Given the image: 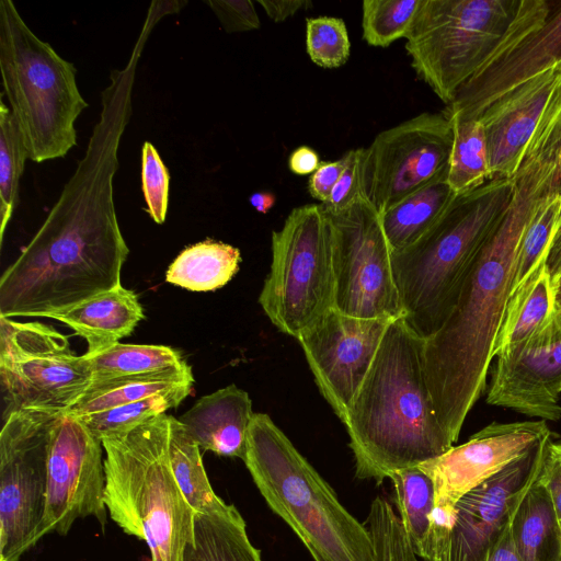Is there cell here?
Returning <instances> with one entry per match:
<instances>
[{"label":"cell","instance_id":"cell-46","mask_svg":"<svg viewBox=\"0 0 561 561\" xmlns=\"http://www.w3.org/2000/svg\"><path fill=\"white\" fill-rule=\"evenodd\" d=\"M486 561H522L513 545L508 525L490 549Z\"/></svg>","mask_w":561,"mask_h":561},{"label":"cell","instance_id":"cell-48","mask_svg":"<svg viewBox=\"0 0 561 561\" xmlns=\"http://www.w3.org/2000/svg\"><path fill=\"white\" fill-rule=\"evenodd\" d=\"M250 205L261 214H267L276 203V197L271 192H255L249 197Z\"/></svg>","mask_w":561,"mask_h":561},{"label":"cell","instance_id":"cell-34","mask_svg":"<svg viewBox=\"0 0 561 561\" xmlns=\"http://www.w3.org/2000/svg\"><path fill=\"white\" fill-rule=\"evenodd\" d=\"M28 153L15 119L0 94V243L19 204L20 180Z\"/></svg>","mask_w":561,"mask_h":561},{"label":"cell","instance_id":"cell-18","mask_svg":"<svg viewBox=\"0 0 561 561\" xmlns=\"http://www.w3.org/2000/svg\"><path fill=\"white\" fill-rule=\"evenodd\" d=\"M561 66V1L550 0L547 15L494 55L466 81L443 115L477 119L513 88Z\"/></svg>","mask_w":561,"mask_h":561},{"label":"cell","instance_id":"cell-13","mask_svg":"<svg viewBox=\"0 0 561 561\" xmlns=\"http://www.w3.org/2000/svg\"><path fill=\"white\" fill-rule=\"evenodd\" d=\"M551 436L543 420L493 422L466 443L420 463L417 467L432 479L435 491L431 547L450 528L455 506L465 494Z\"/></svg>","mask_w":561,"mask_h":561},{"label":"cell","instance_id":"cell-1","mask_svg":"<svg viewBox=\"0 0 561 561\" xmlns=\"http://www.w3.org/2000/svg\"><path fill=\"white\" fill-rule=\"evenodd\" d=\"M134 83L127 72L110 76L84 156L37 232L1 275L0 316L49 318L121 285L129 249L113 184Z\"/></svg>","mask_w":561,"mask_h":561},{"label":"cell","instance_id":"cell-33","mask_svg":"<svg viewBox=\"0 0 561 561\" xmlns=\"http://www.w3.org/2000/svg\"><path fill=\"white\" fill-rule=\"evenodd\" d=\"M560 222L561 196L543 195L535 205L519 239L513 290L533 272L547 264V256Z\"/></svg>","mask_w":561,"mask_h":561},{"label":"cell","instance_id":"cell-35","mask_svg":"<svg viewBox=\"0 0 561 561\" xmlns=\"http://www.w3.org/2000/svg\"><path fill=\"white\" fill-rule=\"evenodd\" d=\"M193 387L150 397L93 414L78 416L94 436H106L127 432L148 420L176 408L191 393ZM77 416V415H76Z\"/></svg>","mask_w":561,"mask_h":561},{"label":"cell","instance_id":"cell-28","mask_svg":"<svg viewBox=\"0 0 561 561\" xmlns=\"http://www.w3.org/2000/svg\"><path fill=\"white\" fill-rule=\"evenodd\" d=\"M240 261L238 248L207 239L185 248L169 266L165 280L192 291L216 290L232 279Z\"/></svg>","mask_w":561,"mask_h":561},{"label":"cell","instance_id":"cell-5","mask_svg":"<svg viewBox=\"0 0 561 561\" xmlns=\"http://www.w3.org/2000/svg\"><path fill=\"white\" fill-rule=\"evenodd\" d=\"M270 508L313 561H374L371 535L266 413H254L243 458Z\"/></svg>","mask_w":561,"mask_h":561},{"label":"cell","instance_id":"cell-3","mask_svg":"<svg viewBox=\"0 0 561 561\" xmlns=\"http://www.w3.org/2000/svg\"><path fill=\"white\" fill-rule=\"evenodd\" d=\"M423 347L424 339L404 317L390 322L343 421L357 479L381 484L392 471L419 466L454 446L426 385Z\"/></svg>","mask_w":561,"mask_h":561},{"label":"cell","instance_id":"cell-7","mask_svg":"<svg viewBox=\"0 0 561 561\" xmlns=\"http://www.w3.org/2000/svg\"><path fill=\"white\" fill-rule=\"evenodd\" d=\"M549 9L550 0H423L405 37L411 67L448 105L466 81Z\"/></svg>","mask_w":561,"mask_h":561},{"label":"cell","instance_id":"cell-16","mask_svg":"<svg viewBox=\"0 0 561 561\" xmlns=\"http://www.w3.org/2000/svg\"><path fill=\"white\" fill-rule=\"evenodd\" d=\"M391 321L333 308L297 339L320 393L342 423Z\"/></svg>","mask_w":561,"mask_h":561},{"label":"cell","instance_id":"cell-20","mask_svg":"<svg viewBox=\"0 0 561 561\" xmlns=\"http://www.w3.org/2000/svg\"><path fill=\"white\" fill-rule=\"evenodd\" d=\"M560 85L558 66L507 91L479 115L493 179L514 178Z\"/></svg>","mask_w":561,"mask_h":561},{"label":"cell","instance_id":"cell-11","mask_svg":"<svg viewBox=\"0 0 561 561\" xmlns=\"http://www.w3.org/2000/svg\"><path fill=\"white\" fill-rule=\"evenodd\" d=\"M327 216L332 240L334 309L359 319L404 317L392 268V249L379 213L359 196L346 209Z\"/></svg>","mask_w":561,"mask_h":561},{"label":"cell","instance_id":"cell-36","mask_svg":"<svg viewBox=\"0 0 561 561\" xmlns=\"http://www.w3.org/2000/svg\"><path fill=\"white\" fill-rule=\"evenodd\" d=\"M423 0H364L363 38L369 46L388 47L407 37Z\"/></svg>","mask_w":561,"mask_h":561},{"label":"cell","instance_id":"cell-41","mask_svg":"<svg viewBox=\"0 0 561 561\" xmlns=\"http://www.w3.org/2000/svg\"><path fill=\"white\" fill-rule=\"evenodd\" d=\"M227 33L257 30L261 25L251 0H206Z\"/></svg>","mask_w":561,"mask_h":561},{"label":"cell","instance_id":"cell-49","mask_svg":"<svg viewBox=\"0 0 561 561\" xmlns=\"http://www.w3.org/2000/svg\"><path fill=\"white\" fill-rule=\"evenodd\" d=\"M547 194L561 196V139L559 145L556 170L551 178Z\"/></svg>","mask_w":561,"mask_h":561},{"label":"cell","instance_id":"cell-40","mask_svg":"<svg viewBox=\"0 0 561 561\" xmlns=\"http://www.w3.org/2000/svg\"><path fill=\"white\" fill-rule=\"evenodd\" d=\"M345 167L334 185L332 193L325 204H322L324 210L329 214H337L351 206L359 196V159L360 148L352 149L344 156Z\"/></svg>","mask_w":561,"mask_h":561},{"label":"cell","instance_id":"cell-50","mask_svg":"<svg viewBox=\"0 0 561 561\" xmlns=\"http://www.w3.org/2000/svg\"><path fill=\"white\" fill-rule=\"evenodd\" d=\"M556 309L561 312V276L556 280Z\"/></svg>","mask_w":561,"mask_h":561},{"label":"cell","instance_id":"cell-19","mask_svg":"<svg viewBox=\"0 0 561 561\" xmlns=\"http://www.w3.org/2000/svg\"><path fill=\"white\" fill-rule=\"evenodd\" d=\"M91 381L88 357L72 352L68 339L42 353L0 360L3 419L23 409L65 411Z\"/></svg>","mask_w":561,"mask_h":561},{"label":"cell","instance_id":"cell-10","mask_svg":"<svg viewBox=\"0 0 561 561\" xmlns=\"http://www.w3.org/2000/svg\"><path fill=\"white\" fill-rule=\"evenodd\" d=\"M62 410L23 409L0 432V561H19L43 537L48 453Z\"/></svg>","mask_w":561,"mask_h":561},{"label":"cell","instance_id":"cell-44","mask_svg":"<svg viewBox=\"0 0 561 561\" xmlns=\"http://www.w3.org/2000/svg\"><path fill=\"white\" fill-rule=\"evenodd\" d=\"M257 2L274 22H283L295 15L299 10L312 7V3L308 0H259Z\"/></svg>","mask_w":561,"mask_h":561},{"label":"cell","instance_id":"cell-24","mask_svg":"<svg viewBox=\"0 0 561 561\" xmlns=\"http://www.w3.org/2000/svg\"><path fill=\"white\" fill-rule=\"evenodd\" d=\"M447 173L448 168L379 214L392 252L420 239L457 197L448 185Z\"/></svg>","mask_w":561,"mask_h":561},{"label":"cell","instance_id":"cell-4","mask_svg":"<svg viewBox=\"0 0 561 561\" xmlns=\"http://www.w3.org/2000/svg\"><path fill=\"white\" fill-rule=\"evenodd\" d=\"M513 193V179H492L458 195L420 239L392 252L404 319L423 339L435 333L449 314Z\"/></svg>","mask_w":561,"mask_h":561},{"label":"cell","instance_id":"cell-26","mask_svg":"<svg viewBox=\"0 0 561 561\" xmlns=\"http://www.w3.org/2000/svg\"><path fill=\"white\" fill-rule=\"evenodd\" d=\"M193 385L194 376L190 365L180 369L91 382L76 403L65 411L77 416L93 414Z\"/></svg>","mask_w":561,"mask_h":561},{"label":"cell","instance_id":"cell-12","mask_svg":"<svg viewBox=\"0 0 561 561\" xmlns=\"http://www.w3.org/2000/svg\"><path fill=\"white\" fill-rule=\"evenodd\" d=\"M453 125L422 113L379 133L360 148L362 196L380 214L448 168Z\"/></svg>","mask_w":561,"mask_h":561},{"label":"cell","instance_id":"cell-2","mask_svg":"<svg viewBox=\"0 0 561 561\" xmlns=\"http://www.w3.org/2000/svg\"><path fill=\"white\" fill-rule=\"evenodd\" d=\"M561 125L543 117L514 175L512 199L482 247L439 329L424 339L426 385L449 440L486 387L495 343L513 290L517 248L537 202L556 170Z\"/></svg>","mask_w":561,"mask_h":561},{"label":"cell","instance_id":"cell-32","mask_svg":"<svg viewBox=\"0 0 561 561\" xmlns=\"http://www.w3.org/2000/svg\"><path fill=\"white\" fill-rule=\"evenodd\" d=\"M453 146L447 182L456 196L492 180L484 128L479 119L450 118Z\"/></svg>","mask_w":561,"mask_h":561},{"label":"cell","instance_id":"cell-8","mask_svg":"<svg viewBox=\"0 0 561 561\" xmlns=\"http://www.w3.org/2000/svg\"><path fill=\"white\" fill-rule=\"evenodd\" d=\"M0 72L28 159L66 156L77 144L76 119L88 107L77 70L31 31L11 0L0 1Z\"/></svg>","mask_w":561,"mask_h":561},{"label":"cell","instance_id":"cell-14","mask_svg":"<svg viewBox=\"0 0 561 561\" xmlns=\"http://www.w3.org/2000/svg\"><path fill=\"white\" fill-rule=\"evenodd\" d=\"M102 440L76 415L62 412L49 443L47 500L43 536L66 535L78 518L106 524Z\"/></svg>","mask_w":561,"mask_h":561},{"label":"cell","instance_id":"cell-29","mask_svg":"<svg viewBox=\"0 0 561 561\" xmlns=\"http://www.w3.org/2000/svg\"><path fill=\"white\" fill-rule=\"evenodd\" d=\"M394 503L414 553L428 560L435 491L432 479L417 466L392 471Z\"/></svg>","mask_w":561,"mask_h":561},{"label":"cell","instance_id":"cell-25","mask_svg":"<svg viewBox=\"0 0 561 561\" xmlns=\"http://www.w3.org/2000/svg\"><path fill=\"white\" fill-rule=\"evenodd\" d=\"M182 561H262L247 534V524L230 504L217 513H196L193 541L187 543Z\"/></svg>","mask_w":561,"mask_h":561},{"label":"cell","instance_id":"cell-17","mask_svg":"<svg viewBox=\"0 0 561 561\" xmlns=\"http://www.w3.org/2000/svg\"><path fill=\"white\" fill-rule=\"evenodd\" d=\"M486 402L543 421L561 419V312L496 355Z\"/></svg>","mask_w":561,"mask_h":561},{"label":"cell","instance_id":"cell-39","mask_svg":"<svg viewBox=\"0 0 561 561\" xmlns=\"http://www.w3.org/2000/svg\"><path fill=\"white\" fill-rule=\"evenodd\" d=\"M374 561H419L400 523L380 522L369 527Z\"/></svg>","mask_w":561,"mask_h":561},{"label":"cell","instance_id":"cell-27","mask_svg":"<svg viewBox=\"0 0 561 561\" xmlns=\"http://www.w3.org/2000/svg\"><path fill=\"white\" fill-rule=\"evenodd\" d=\"M556 310V283L543 264L515 288L507 301L495 355L531 335Z\"/></svg>","mask_w":561,"mask_h":561},{"label":"cell","instance_id":"cell-30","mask_svg":"<svg viewBox=\"0 0 561 561\" xmlns=\"http://www.w3.org/2000/svg\"><path fill=\"white\" fill-rule=\"evenodd\" d=\"M168 449L172 472L187 503L196 513L228 508L214 492L207 478L201 448L178 419L168 414Z\"/></svg>","mask_w":561,"mask_h":561},{"label":"cell","instance_id":"cell-23","mask_svg":"<svg viewBox=\"0 0 561 561\" xmlns=\"http://www.w3.org/2000/svg\"><path fill=\"white\" fill-rule=\"evenodd\" d=\"M508 527L522 561H561V524L539 474L517 503Z\"/></svg>","mask_w":561,"mask_h":561},{"label":"cell","instance_id":"cell-6","mask_svg":"<svg viewBox=\"0 0 561 561\" xmlns=\"http://www.w3.org/2000/svg\"><path fill=\"white\" fill-rule=\"evenodd\" d=\"M101 440L110 517L148 545L151 561H182L193 541L196 512L171 469L168 414Z\"/></svg>","mask_w":561,"mask_h":561},{"label":"cell","instance_id":"cell-22","mask_svg":"<svg viewBox=\"0 0 561 561\" xmlns=\"http://www.w3.org/2000/svg\"><path fill=\"white\" fill-rule=\"evenodd\" d=\"M49 318L83 337L87 354H96L131 334L145 314L137 295L121 284Z\"/></svg>","mask_w":561,"mask_h":561},{"label":"cell","instance_id":"cell-37","mask_svg":"<svg viewBox=\"0 0 561 561\" xmlns=\"http://www.w3.org/2000/svg\"><path fill=\"white\" fill-rule=\"evenodd\" d=\"M306 48L311 61L319 67L333 69L343 66L351 54L345 22L333 16L307 19Z\"/></svg>","mask_w":561,"mask_h":561},{"label":"cell","instance_id":"cell-9","mask_svg":"<svg viewBox=\"0 0 561 561\" xmlns=\"http://www.w3.org/2000/svg\"><path fill=\"white\" fill-rule=\"evenodd\" d=\"M259 304L296 340L334 308L331 230L322 204L294 208L272 232V263Z\"/></svg>","mask_w":561,"mask_h":561},{"label":"cell","instance_id":"cell-47","mask_svg":"<svg viewBox=\"0 0 561 561\" xmlns=\"http://www.w3.org/2000/svg\"><path fill=\"white\" fill-rule=\"evenodd\" d=\"M547 267L556 283V280L561 276V222L547 256Z\"/></svg>","mask_w":561,"mask_h":561},{"label":"cell","instance_id":"cell-42","mask_svg":"<svg viewBox=\"0 0 561 561\" xmlns=\"http://www.w3.org/2000/svg\"><path fill=\"white\" fill-rule=\"evenodd\" d=\"M539 479L550 494L561 524V439L548 440Z\"/></svg>","mask_w":561,"mask_h":561},{"label":"cell","instance_id":"cell-31","mask_svg":"<svg viewBox=\"0 0 561 561\" xmlns=\"http://www.w3.org/2000/svg\"><path fill=\"white\" fill-rule=\"evenodd\" d=\"M90 363L92 381L154 374L188 366L182 353L165 345L123 344L96 353L84 354Z\"/></svg>","mask_w":561,"mask_h":561},{"label":"cell","instance_id":"cell-45","mask_svg":"<svg viewBox=\"0 0 561 561\" xmlns=\"http://www.w3.org/2000/svg\"><path fill=\"white\" fill-rule=\"evenodd\" d=\"M318 153L308 146L296 148L289 156V170L297 175L312 174L320 165Z\"/></svg>","mask_w":561,"mask_h":561},{"label":"cell","instance_id":"cell-21","mask_svg":"<svg viewBox=\"0 0 561 561\" xmlns=\"http://www.w3.org/2000/svg\"><path fill=\"white\" fill-rule=\"evenodd\" d=\"M253 414L248 392L232 383L199 398L178 420L201 449L243 460Z\"/></svg>","mask_w":561,"mask_h":561},{"label":"cell","instance_id":"cell-38","mask_svg":"<svg viewBox=\"0 0 561 561\" xmlns=\"http://www.w3.org/2000/svg\"><path fill=\"white\" fill-rule=\"evenodd\" d=\"M170 175L154 146L145 141L141 150V188L147 213L156 224H163L169 206Z\"/></svg>","mask_w":561,"mask_h":561},{"label":"cell","instance_id":"cell-43","mask_svg":"<svg viewBox=\"0 0 561 561\" xmlns=\"http://www.w3.org/2000/svg\"><path fill=\"white\" fill-rule=\"evenodd\" d=\"M345 167V159L342 157L336 161L321 162L319 168L311 174L308 182L309 194L320 204H325L332 193L334 185L340 179Z\"/></svg>","mask_w":561,"mask_h":561},{"label":"cell","instance_id":"cell-15","mask_svg":"<svg viewBox=\"0 0 561 561\" xmlns=\"http://www.w3.org/2000/svg\"><path fill=\"white\" fill-rule=\"evenodd\" d=\"M549 437L465 494L450 528L435 539L427 561H486L522 496L537 479Z\"/></svg>","mask_w":561,"mask_h":561}]
</instances>
